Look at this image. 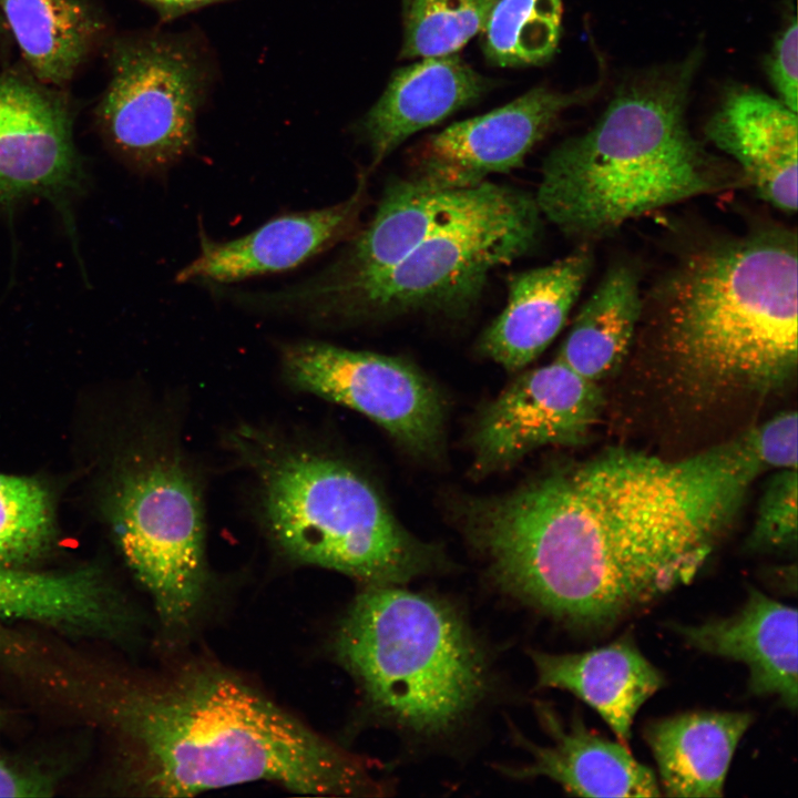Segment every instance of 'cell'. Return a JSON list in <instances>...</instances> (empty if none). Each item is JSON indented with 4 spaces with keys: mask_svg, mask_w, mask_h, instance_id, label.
I'll use <instances>...</instances> for the list:
<instances>
[{
    "mask_svg": "<svg viewBox=\"0 0 798 798\" xmlns=\"http://www.w3.org/2000/svg\"><path fill=\"white\" fill-rule=\"evenodd\" d=\"M696 62L621 90L591 130L549 153L534 196L544 218L586 245L653 211L745 182L688 130Z\"/></svg>",
    "mask_w": 798,
    "mask_h": 798,
    "instance_id": "4",
    "label": "cell"
},
{
    "mask_svg": "<svg viewBox=\"0 0 798 798\" xmlns=\"http://www.w3.org/2000/svg\"><path fill=\"white\" fill-rule=\"evenodd\" d=\"M531 657L540 686L574 694L596 710L625 745L637 712L665 684L663 674L630 635L582 653L532 652Z\"/></svg>",
    "mask_w": 798,
    "mask_h": 798,
    "instance_id": "22",
    "label": "cell"
},
{
    "mask_svg": "<svg viewBox=\"0 0 798 798\" xmlns=\"http://www.w3.org/2000/svg\"><path fill=\"white\" fill-rule=\"evenodd\" d=\"M366 202V175L345 201L285 214L231 241L200 232V253L176 274L178 283L228 284L297 267L354 234Z\"/></svg>",
    "mask_w": 798,
    "mask_h": 798,
    "instance_id": "15",
    "label": "cell"
},
{
    "mask_svg": "<svg viewBox=\"0 0 798 798\" xmlns=\"http://www.w3.org/2000/svg\"><path fill=\"white\" fill-rule=\"evenodd\" d=\"M280 365L285 380L295 389L364 415L418 460L441 459L446 399L415 365L316 340L285 344Z\"/></svg>",
    "mask_w": 798,
    "mask_h": 798,
    "instance_id": "9",
    "label": "cell"
},
{
    "mask_svg": "<svg viewBox=\"0 0 798 798\" xmlns=\"http://www.w3.org/2000/svg\"><path fill=\"white\" fill-rule=\"evenodd\" d=\"M99 108L106 139L141 171H164L191 149L200 78L180 47L161 40L123 43Z\"/></svg>",
    "mask_w": 798,
    "mask_h": 798,
    "instance_id": "10",
    "label": "cell"
},
{
    "mask_svg": "<svg viewBox=\"0 0 798 798\" xmlns=\"http://www.w3.org/2000/svg\"><path fill=\"white\" fill-rule=\"evenodd\" d=\"M4 27L3 20L0 18V28Z\"/></svg>",
    "mask_w": 798,
    "mask_h": 798,
    "instance_id": "35",
    "label": "cell"
},
{
    "mask_svg": "<svg viewBox=\"0 0 798 798\" xmlns=\"http://www.w3.org/2000/svg\"><path fill=\"white\" fill-rule=\"evenodd\" d=\"M562 0H497L482 30V50L495 66L540 65L555 53Z\"/></svg>",
    "mask_w": 798,
    "mask_h": 798,
    "instance_id": "26",
    "label": "cell"
},
{
    "mask_svg": "<svg viewBox=\"0 0 798 798\" xmlns=\"http://www.w3.org/2000/svg\"><path fill=\"white\" fill-rule=\"evenodd\" d=\"M82 178L64 103L33 82L0 74V204L69 195Z\"/></svg>",
    "mask_w": 798,
    "mask_h": 798,
    "instance_id": "14",
    "label": "cell"
},
{
    "mask_svg": "<svg viewBox=\"0 0 798 798\" xmlns=\"http://www.w3.org/2000/svg\"><path fill=\"white\" fill-rule=\"evenodd\" d=\"M797 469L777 471L760 498L745 549L753 553L788 552L797 546Z\"/></svg>",
    "mask_w": 798,
    "mask_h": 798,
    "instance_id": "29",
    "label": "cell"
},
{
    "mask_svg": "<svg viewBox=\"0 0 798 798\" xmlns=\"http://www.w3.org/2000/svg\"><path fill=\"white\" fill-rule=\"evenodd\" d=\"M53 504L38 480L0 473V566L21 567L49 550Z\"/></svg>",
    "mask_w": 798,
    "mask_h": 798,
    "instance_id": "27",
    "label": "cell"
},
{
    "mask_svg": "<svg viewBox=\"0 0 798 798\" xmlns=\"http://www.w3.org/2000/svg\"><path fill=\"white\" fill-rule=\"evenodd\" d=\"M541 231L535 197L499 185L480 208L433 233L380 274L318 293L289 286L259 294L258 303L263 310L317 323L460 311L477 301L495 268L530 252Z\"/></svg>",
    "mask_w": 798,
    "mask_h": 798,
    "instance_id": "7",
    "label": "cell"
},
{
    "mask_svg": "<svg viewBox=\"0 0 798 798\" xmlns=\"http://www.w3.org/2000/svg\"><path fill=\"white\" fill-rule=\"evenodd\" d=\"M797 412L785 410L739 438L760 472L797 469Z\"/></svg>",
    "mask_w": 798,
    "mask_h": 798,
    "instance_id": "30",
    "label": "cell"
},
{
    "mask_svg": "<svg viewBox=\"0 0 798 798\" xmlns=\"http://www.w3.org/2000/svg\"><path fill=\"white\" fill-rule=\"evenodd\" d=\"M593 266L582 247L549 265L515 273L508 280V300L482 332L479 355L519 371L535 360L561 331Z\"/></svg>",
    "mask_w": 798,
    "mask_h": 798,
    "instance_id": "18",
    "label": "cell"
},
{
    "mask_svg": "<svg viewBox=\"0 0 798 798\" xmlns=\"http://www.w3.org/2000/svg\"><path fill=\"white\" fill-rule=\"evenodd\" d=\"M797 252L780 226L689 248L643 294L635 339L697 402L781 390L798 364Z\"/></svg>",
    "mask_w": 798,
    "mask_h": 798,
    "instance_id": "3",
    "label": "cell"
},
{
    "mask_svg": "<svg viewBox=\"0 0 798 798\" xmlns=\"http://www.w3.org/2000/svg\"><path fill=\"white\" fill-rule=\"evenodd\" d=\"M796 17L778 37L767 61L770 81L778 92L779 101L797 113V38Z\"/></svg>",
    "mask_w": 798,
    "mask_h": 798,
    "instance_id": "31",
    "label": "cell"
},
{
    "mask_svg": "<svg viewBox=\"0 0 798 798\" xmlns=\"http://www.w3.org/2000/svg\"><path fill=\"white\" fill-rule=\"evenodd\" d=\"M538 717L552 739L538 746L521 738L532 756L530 764L503 771L516 778L548 777L567 792L583 797H658L661 786L653 770L637 761L627 745L589 729L575 715L565 725L548 705L536 706Z\"/></svg>",
    "mask_w": 798,
    "mask_h": 798,
    "instance_id": "19",
    "label": "cell"
},
{
    "mask_svg": "<svg viewBox=\"0 0 798 798\" xmlns=\"http://www.w3.org/2000/svg\"><path fill=\"white\" fill-rule=\"evenodd\" d=\"M498 184L442 188L418 177L392 181L385 190L369 224L334 264L293 287L318 293L380 274L446 225L487 203Z\"/></svg>",
    "mask_w": 798,
    "mask_h": 798,
    "instance_id": "13",
    "label": "cell"
},
{
    "mask_svg": "<svg viewBox=\"0 0 798 798\" xmlns=\"http://www.w3.org/2000/svg\"><path fill=\"white\" fill-rule=\"evenodd\" d=\"M642 307L636 268L622 262L612 265L580 308L556 358L583 378L600 382L628 356Z\"/></svg>",
    "mask_w": 798,
    "mask_h": 798,
    "instance_id": "24",
    "label": "cell"
},
{
    "mask_svg": "<svg viewBox=\"0 0 798 798\" xmlns=\"http://www.w3.org/2000/svg\"><path fill=\"white\" fill-rule=\"evenodd\" d=\"M754 720L748 712H687L651 722L644 738L664 795L722 797L735 750Z\"/></svg>",
    "mask_w": 798,
    "mask_h": 798,
    "instance_id": "23",
    "label": "cell"
},
{
    "mask_svg": "<svg viewBox=\"0 0 798 798\" xmlns=\"http://www.w3.org/2000/svg\"><path fill=\"white\" fill-rule=\"evenodd\" d=\"M497 0H412L401 59L454 54L482 32Z\"/></svg>",
    "mask_w": 798,
    "mask_h": 798,
    "instance_id": "28",
    "label": "cell"
},
{
    "mask_svg": "<svg viewBox=\"0 0 798 798\" xmlns=\"http://www.w3.org/2000/svg\"><path fill=\"white\" fill-rule=\"evenodd\" d=\"M231 440L256 479L268 536L293 561L368 586L399 585L436 566L437 550L408 532L346 460L254 427Z\"/></svg>",
    "mask_w": 798,
    "mask_h": 798,
    "instance_id": "5",
    "label": "cell"
},
{
    "mask_svg": "<svg viewBox=\"0 0 798 798\" xmlns=\"http://www.w3.org/2000/svg\"><path fill=\"white\" fill-rule=\"evenodd\" d=\"M0 9L34 74L55 85L73 76L102 29L84 0H0Z\"/></svg>",
    "mask_w": 798,
    "mask_h": 798,
    "instance_id": "25",
    "label": "cell"
},
{
    "mask_svg": "<svg viewBox=\"0 0 798 798\" xmlns=\"http://www.w3.org/2000/svg\"><path fill=\"white\" fill-rule=\"evenodd\" d=\"M707 139L737 164L747 185L785 213L797 211V113L753 89L727 93Z\"/></svg>",
    "mask_w": 798,
    "mask_h": 798,
    "instance_id": "16",
    "label": "cell"
},
{
    "mask_svg": "<svg viewBox=\"0 0 798 798\" xmlns=\"http://www.w3.org/2000/svg\"><path fill=\"white\" fill-rule=\"evenodd\" d=\"M203 505L200 480L170 429L132 450L112 484L109 518L117 545L172 630L191 622L204 594Z\"/></svg>",
    "mask_w": 798,
    "mask_h": 798,
    "instance_id": "8",
    "label": "cell"
},
{
    "mask_svg": "<svg viewBox=\"0 0 798 798\" xmlns=\"http://www.w3.org/2000/svg\"><path fill=\"white\" fill-rule=\"evenodd\" d=\"M597 89L595 84L562 93L539 86L501 108L453 123L421 144L416 177L437 187L464 188L515 170L564 110L587 101Z\"/></svg>",
    "mask_w": 798,
    "mask_h": 798,
    "instance_id": "12",
    "label": "cell"
},
{
    "mask_svg": "<svg viewBox=\"0 0 798 798\" xmlns=\"http://www.w3.org/2000/svg\"><path fill=\"white\" fill-rule=\"evenodd\" d=\"M153 4L165 10H183L205 4L214 0H149Z\"/></svg>",
    "mask_w": 798,
    "mask_h": 798,
    "instance_id": "33",
    "label": "cell"
},
{
    "mask_svg": "<svg viewBox=\"0 0 798 798\" xmlns=\"http://www.w3.org/2000/svg\"><path fill=\"white\" fill-rule=\"evenodd\" d=\"M672 627L688 646L745 664L751 694L774 696L786 708L797 709L796 607L750 587L734 615Z\"/></svg>",
    "mask_w": 798,
    "mask_h": 798,
    "instance_id": "17",
    "label": "cell"
},
{
    "mask_svg": "<svg viewBox=\"0 0 798 798\" xmlns=\"http://www.w3.org/2000/svg\"><path fill=\"white\" fill-rule=\"evenodd\" d=\"M111 713L131 782L149 795L192 796L260 780L317 796H380L387 789L366 763L212 665L124 684Z\"/></svg>",
    "mask_w": 798,
    "mask_h": 798,
    "instance_id": "2",
    "label": "cell"
},
{
    "mask_svg": "<svg viewBox=\"0 0 798 798\" xmlns=\"http://www.w3.org/2000/svg\"><path fill=\"white\" fill-rule=\"evenodd\" d=\"M491 82L459 55L422 58L397 70L360 123L372 166L412 134L479 101Z\"/></svg>",
    "mask_w": 798,
    "mask_h": 798,
    "instance_id": "21",
    "label": "cell"
},
{
    "mask_svg": "<svg viewBox=\"0 0 798 798\" xmlns=\"http://www.w3.org/2000/svg\"><path fill=\"white\" fill-rule=\"evenodd\" d=\"M401 1H402V10H403V13H405V12L407 11L410 2H411L412 0H401Z\"/></svg>",
    "mask_w": 798,
    "mask_h": 798,
    "instance_id": "34",
    "label": "cell"
},
{
    "mask_svg": "<svg viewBox=\"0 0 798 798\" xmlns=\"http://www.w3.org/2000/svg\"><path fill=\"white\" fill-rule=\"evenodd\" d=\"M0 620L98 638L123 636L133 625L123 596L92 567L37 572L0 566Z\"/></svg>",
    "mask_w": 798,
    "mask_h": 798,
    "instance_id": "20",
    "label": "cell"
},
{
    "mask_svg": "<svg viewBox=\"0 0 798 798\" xmlns=\"http://www.w3.org/2000/svg\"><path fill=\"white\" fill-rule=\"evenodd\" d=\"M760 473L738 437L682 459L610 448L458 514L500 587L601 633L688 584Z\"/></svg>",
    "mask_w": 798,
    "mask_h": 798,
    "instance_id": "1",
    "label": "cell"
},
{
    "mask_svg": "<svg viewBox=\"0 0 798 798\" xmlns=\"http://www.w3.org/2000/svg\"><path fill=\"white\" fill-rule=\"evenodd\" d=\"M50 791L45 780L16 771L0 760V797H42Z\"/></svg>",
    "mask_w": 798,
    "mask_h": 798,
    "instance_id": "32",
    "label": "cell"
},
{
    "mask_svg": "<svg viewBox=\"0 0 798 798\" xmlns=\"http://www.w3.org/2000/svg\"><path fill=\"white\" fill-rule=\"evenodd\" d=\"M335 648L372 705L416 733L451 729L487 688L484 656L460 613L397 585L355 600Z\"/></svg>",
    "mask_w": 798,
    "mask_h": 798,
    "instance_id": "6",
    "label": "cell"
},
{
    "mask_svg": "<svg viewBox=\"0 0 798 798\" xmlns=\"http://www.w3.org/2000/svg\"><path fill=\"white\" fill-rule=\"evenodd\" d=\"M598 382L557 358L520 374L475 417L469 433L475 478L507 470L546 446L585 440L603 409Z\"/></svg>",
    "mask_w": 798,
    "mask_h": 798,
    "instance_id": "11",
    "label": "cell"
}]
</instances>
